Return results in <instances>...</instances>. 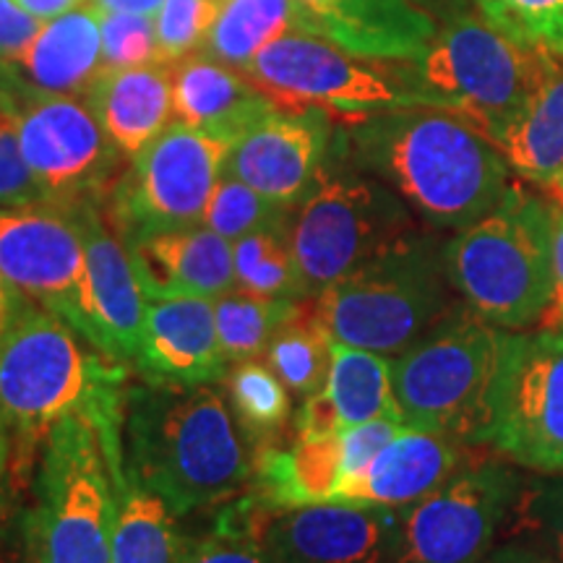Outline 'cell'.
Returning <instances> with one entry per match:
<instances>
[{"label":"cell","mask_w":563,"mask_h":563,"mask_svg":"<svg viewBox=\"0 0 563 563\" xmlns=\"http://www.w3.org/2000/svg\"><path fill=\"white\" fill-rule=\"evenodd\" d=\"M332 152L373 175L435 230H464L501 203L509 162L452 110L397 108L342 123Z\"/></svg>","instance_id":"6da1fadb"},{"label":"cell","mask_w":563,"mask_h":563,"mask_svg":"<svg viewBox=\"0 0 563 563\" xmlns=\"http://www.w3.org/2000/svg\"><path fill=\"white\" fill-rule=\"evenodd\" d=\"M123 464L125 477L157 493L175 517L230 501L253 473L241 426L214 384L129 386Z\"/></svg>","instance_id":"7a4b0ae2"},{"label":"cell","mask_w":563,"mask_h":563,"mask_svg":"<svg viewBox=\"0 0 563 563\" xmlns=\"http://www.w3.org/2000/svg\"><path fill=\"white\" fill-rule=\"evenodd\" d=\"M125 363L102 355L66 319L21 298L0 334V418L13 446H34L70 415L123 433Z\"/></svg>","instance_id":"3957f363"},{"label":"cell","mask_w":563,"mask_h":563,"mask_svg":"<svg viewBox=\"0 0 563 563\" xmlns=\"http://www.w3.org/2000/svg\"><path fill=\"white\" fill-rule=\"evenodd\" d=\"M123 433L70 415L42 443L34 509L24 519L32 563H110Z\"/></svg>","instance_id":"277c9868"},{"label":"cell","mask_w":563,"mask_h":563,"mask_svg":"<svg viewBox=\"0 0 563 563\" xmlns=\"http://www.w3.org/2000/svg\"><path fill=\"white\" fill-rule=\"evenodd\" d=\"M511 332L456 306L391 357V386L407 428L488 446Z\"/></svg>","instance_id":"5b68a950"},{"label":"cell","mask_w":563,"mask_h":563,"mask_svg":"<svg viewBox=\"0 0 563 563\" xmlns=\"http://www.w3.org/2000/svg\"><path fill=\"white\" fill-rule=\"evenodd\" d=\"M443 241L412 230L313 298V316L332 342L397 357L462 298L449 279Z\"/></svg>","instance_id":"8992f818"},{"label":"cell","mask_w":563,"mask_h":563,"mask_svg":"<svg viewBox=\"0 0 563 563\" xmlns=\"http://www.w3.org/2000/svg\"><path fill=\"white\" fill-rule=\"evenodd\" d=\"M553 217V203L511 183L490 214L456 230L443 258L464 306L509 332L545 319L555 295Z\"/></svg>","instance_id":"52a82bcc"},{"label":"cell","mask_w":563,"mask_h":563,"mask_svg":"<svg viewBox=\"0 0 563 563\" xmlns=\"http://www.w3.org/2000/svg\"><path fill=\"white\" fill-rule=\"evenodd\" d=\"M559 58L511 40L488 19L462 11L441 21L418 60L412 79L426 104L452 110L493 144L522 115Z\"/></svg>","instance_id":"ba28073f"},{"label":"cell","mask_w":563,"mask_h":563,"mask_svg":"<svg viewBox=\"0 0 563 563\" xmlns=\"http://www.w3.org/2000/svg\"><path fill=\"white\" fill-rule=\"evenodd\" d=\"M415 220L389 186L336 157L329 146L319 178L290 217L295 262L308 300L418 230Z\"/></svg>","instance_id":"9c48e42d"},{"label":"cell","mask_w":563,"mask_h":563,"mask_svg":"<svg viewBox=\"0 0 563 563\" xmlns=\"http://www.w3.org/2000/svg\"><path fill=\"white\" fill-rule=\"evenodd\" d=\"M245 74L279 110H321L342 123L426 104L410 60L361 58L306 32L269 42Z\"/></svg>","instance_id":"30bf717a"},{"label":"cell","mask_w":563,"mask_h":563,"mask_svg":"<svg viewBox=\"0 0 563 563\" xmlns=\"http://www.w3.org/2000/svg\"><path fill=\"white\" fill-rule=\"evenodd\" d=\"M0 104L16 118L21 152L47 201L74 209L110 194L123 154L87 100L47 95L16 68H0Z\"/></svg>","instance_id":"8fae6325"},{"label":"cell","mask_w":563,"mask_h":563,"mask_svg":"<svg viewBox=\"0 0 563 563\" xmlns=\"http://www.w3.org/2000/svg\"><path fill=\"white\" fill-rule=\"evenodd\" d=\"M228 152V139L180 121L154 136L104 196V209L123 241L203 222Z\"/></svg>","instance_id":"7c38bea8"},{"label":"cell","mask_w":563,"mask_h":563,"mask_svg":"<svg viewBox=\"0 0 563 563\" xmlns=\"http://www.w3.org/2000/svg\"><path fill=\"white\" fill-rule=\"evenodd\" d=\"M519 488L517 470L473 454L446 483L397 509L389 563H481L509 519Z\"/></svg>","instance_id":"4fadbf2b"},{"label":"cell","mask_w":563,"mask_h":563,"mask_svg":"<svg viewBox=\"0 0 563 563\" xmlns=\"http://www.w3.org/2000/svg\"><path fill=\"white\" fill-rule=\"evenodd\" d=\"M490 449L540 475H563V329L511 332Z\"/></svg>","instance_id":"5bb4252c"},{"label":"cell","mask_w":563,"mask_h":563,"mask_svg":"<svg viewBox=\"0 0 563 563\" xmlns=\"http://www.w3.org/2000/svg\"><path fill=\"white\" fill-rule=\"evenodd\" d=\"M0 277L21 298L74 323L84 279L76 209L51 201L0 207Z\"/></svg>","instance_id":"9a60e30c"},{"label":"cell","mask_w":563,"mask_h":563,"mask_svg":"<svg viewBox=\"0 0 563 563\" xmlns=\"http://www.w3.org/2000/svg\"><path fill=\"white\" fill-rule=\"evenodd\" d=\"M84 232V279L70 327L102 355L133 363L144 332L146 295L133 269L129 245L102 201L74 207Z\"/></svg>","instance_id":"2e32d148"},{"label":"cell","mask_w":563,"mask_h":563,"mask_svg":"<svg viewBox=\"0 0 563 563\" xmlns=\"http://www.w3.org/2000/svg\"><path fill=\"white\" fill-rule=\"evenodd\" d=\"M397 509L319 501L264 514L262 538L277 563H389Z\"/></svg>","instance_id":"e0dca14e"},{"label":"cell","mask_w":563,"mask_h":563,"mask_svg":"<svg viewBox=\"0 0 563 563\" xmlns=\"http://www.w3.org/2000/svg\"><path fill=\"white\" fill-rule=\"evenodd\" d=\"M332 139L327 112L277 110L232 141L222 175L243 180L266 199L295 207L319 178Z\"/></svg>","instance_id":"ac0fdd59"},{"label":"cell","mask_w":563,"mask_h":563,"mask_svg":"<svg viewBox=\"0 0 563 563\" xmlns=\"http://www.w3.org/2000/svg\"><path fill=\"white\" fill-rule=\"evenodd\" d=\"M133 365L150 384L224 382L230 363L217 334L214 300L199 295L146 300L144 332Z\"/></svg>","instance_id":"d6986e66"},{"label":"cell","mask_w":563,"mask_h":563,"mask_svg":"<svg viewBox=\"0 0 563 563\" xmlns=\"http://www.w3.org/2000/svg\"><path fill=\"white\" fill-rule=\"evenodd\" d=\"M295 32L373 60H418L439 21L412 0H295Z\"/></svg>","instance_id":"ffe728a7"},{"label":"cell","mask_w":563,"mask_h":563,"mask_svg":"<svg viewBox=\"0 0 563 563\" xmlns=\"http://www.w3.org/2000/svg\"><path fill=\"white\" fill-rule=\"evenodd\" d=\"M125 245L146 300L175 295H199L214 300L238 287L232 243L203 222L157 232Z\"/></svg>","instance_id":"44dd1931"},{"label":"cell","mask_w":563,"mask_h":563,"mask_svg":"<svg viewBox=\"0 0 563 563\" xmlns=\"http://www.w3.org/2000/svg\"><path fill=\"white\" fill-rule=\"evenodd\" d=\"M473 454L470 443L405 426L334 501L402 509L446 483Z\"/></svg>","instance_id":"7402d4cb"},{"label":"cell","mask_w":563,"mask_h":563,"mask_svg":"<svg viewBox=\"0 0 563 563\" xmlns=\"http://www.w3.org/2000/svg\"><path fill=\"white\" fill-rule=\"evenodd\" d=\"M245 70L188 53L173 60V112L175 121L196 131L228 139L230 144L251 125L277 112Z\"/></svg>","instance_id":"603a6c76"},{"label":"cell","mask_w":563,"mask_h":563,"mask_svg":"<svg viewBox=\"0 0 563 563\" xmlns=\"http://www.w3.org/2000/svg\"><path fill=\"white\" fill-rule=\"evenodd\" d=\"M84 100L123 157H136L175 118L173 60L102 68Z\"/></svg>","instance_id":"cb8c5ba5"},{"label":"cell","mask_w":563,"mask_h":563,"mask_svg":"<svg viewBox=\"0 0 563 563\" xmlns=\"http://www.w3.org/2000/svg\"><path fill=\"white\" fill-rule=\"evenodd\" d=\"M16 70L21 79L47 95H87L102 70L100 11L87 5L47 21Z\"/></svg>","instance_id":"d4e9b609"},{"label":"cell","mask_w":563,"mask_h":563,"mask_svg":"<svg viewBox=\"0 0 563 563\" xmlns=\"http://www.w3.org/2000/svg\"><path fill=\"white\" fill-rule=\"evenodd\" d=\"M496 146L519 178L553 188L563 175V60Z\"/></svg>","instance_id":"484cf974"},{"label":"cell","mask_w":563,"mask_h":563,"mask_svg":"<svg viewBox=\"0 0 563 563\" xmlns=\"http://www.w3.org/2000/svg\"><path fill=\"white\" fill-rule=\"evenodd\" d=\"M175 519L157 493L125 477L118 488L110 563H183L188 534L178 530Z\"/></svg>","instance_id":"4316f807"},{"label":"cell","mask_w":563,"mask_h":563,"mask_svg":"<svg viewBox=\"0 0 563 563\" xmlns=\"http://www.w3.org/2000/svg\"><path fill=\"white\" fill-rule=\"evenodd\" d=\"M332 405L340 428L357 426L378 418H399L391 386V361L378 352L332 344V365L321 389Z\"/></svg>","instance_id":"83f0119b"},{"label":"cell","mask_w":563,"mask_h":563,"mask_svg":"<svg viewBox=\"0 0 563 563\" xmlns=\"http://www.w3.org/2000/svg\"><path fill=\"white\" fill-rule=\"evenodd\" d=\"M287 32H295V0H222L201 53L249 70L253 58Z\"/></svg>","instance_id":"f1b7e54d"},{"label":"cell","mask_w":563,"mask_h":563,"mask_svg":"<svg viewBox=\"0 0 563 563\" xmlns=\"http://www.w3.org/2000/svg\"><path fill=\"white\" fill-rule=\"evenodd\" d=\"M302 300L290 298H266L232 287L230 292L214 298L217 334L228 363H243L262 357L269 347L272 336L287 321L300 313Z\"/></svg>","instance_id":"f546056e"},{"label":"cell","mask_w":563,"mask_h":563,"mask_svg":"<svg viewBox=\"0 0 563 563\" xmlns=\"http://www.w3.org/2000/svg\"><path fill=\"white\" fill-rule=\"evenodd\" d=\"M290 217L232 243V266H235L238 287L266 295V298L308 300L298 262H295Z\"/></svg>","instance_id":"4dcf8cb0"},{"label":"cell","mask_w":563,"mask_h":563,"mask_svg":"<svg viewBox=\"0 0 563 563\" xmlns=\"http://www.w3.org/2000/svg\"><path fill=\"white\" fill-rule=\"evenodd\" d=\"M224 386H228V405L232 415H235L241 431L262 443L277 441L282 428L290 420V391L282 378L269 368V363L243 361L232 363V371L224 376Z\"/></svg>","instance_id":"1f68e13d"},{"label":"cell","mask_w":563,"mask_h":563,"mask_svg":"<svg viewBox=\"0 0 563 563\" xmlns=\"http://www.w3.org/2000/svg\"><path fill=\"white\" fill-rule=\"evenodd\" d=\"M332 336L321 327V321L306 306L272 336L264 357L269 368L285 382L298 397H311L327 384L329 365H332Z\"/></svg>","instance_id":"d6a6232c"},{"label":"cell","mask_w":563,"mask_h":563,"mask_svg":"<svg viewBox=\"0 0 563 563\" xmlns=\"http://www.w3.org/2000/svg\"><path fill=\"white\" fill-rule=\"evenodd\" d=\"M264 514L251 496L224 506L207 534L188 538L183 563H277L262 538Z\"/></svg>","instance_id":"836d02e7"},{"label":"cell","mask_w":563,"mask_h":563,"mask_svg":"<svg viewBox=\"0 0 563 563\" xmlns=\"http://www.w3.org/2000/svg\"><path fill=\"white\" fill-rule=\"evenodd\" d=\"M290 214L292 207H287V203L266 199L264 194L253 191L243 180L222 175L211 191L203 224L214 230L217 235L235 243L251 232L285 222Z\"/></svg>","instance_id":"e575fe53"},{"label":"cell","mask_w":563,"mask_h":563,"mask_svg":"<svg viewBox=\"0 0 563 563\" xmlns=\"http://www.w3.org/2000/svg\"><path fill=\"white\" fill-rule=\"evenodd\" d=\"M483 19L522 45L563 60V0H475Z\"/></svg>","instance_id":"d590c367"},{"label":"cell","mask_w":563,"mask_h":563,"mask_svg":"<svg viewBox=\"0 0 563 563\" xmlns=\"http://www.w3.org/2000/svg\"><path fill=\"white\" fill-rule=\"evenodd\" d=\"M514 534L532 538L563 563V475L522 481L514 504Z\"/></svg>","instance_id":"8d00e7d4"},{"label":"cell","mask_w":563,"mask_h":563,"mask_svg":"<svg viewBox=\"0 0 563 563\" xmlns=\"http://www.w3.org/2000/svg\"><path fill=\"white\" fill-rule=\"evenodd\" d=\"M220 0H165L154 19L159 60H178L207 40Z\"/></svg>","instance_id":"74e56055"},{"label":"cell","mask_w":563,"mask_h":563,"mask_svg":"<svg viewBox=\"0 0 563 563\" xmlns=\"http://www.w3.org/2000/svg\"><path fill=\"white\" fill-rule=\"evenodd\" d=\"M102 68H131L159 60L157 30L152 16L100 11Z\"/></svg>","instance_id":"f35d334b"},{"label":"cell","mask_w":563,"mask_h":563,"mask_svg":"<svg viewBox=\"0 0 563 563\" xmlns=\"http://www.w3.org/2000/svg\"><path fill=\"white\" fill-rule=\"evenodd\" d=\"M47 201L21 152L16 118L0 104V207Z\"/></svg>","instance_id":"ab89813d"},{"label":"cell","mask_w":563,"mask_h":563,"mask_svg":"<svg viewBox=\"0 0 563 563\" xmlns=\"http://www.w3.org/2000/svg\"><path fill=\"white\" fill-rule=\"evenodd\" d=\"M405 428L402 420L378 418L368 422H357V426L342 428L340 431V449H342V485L340 493L347 483L355 481L368 470V464L376 460L378 452L389 443L394 435ZM336 493V496H340Z\"/></svg>","instance_id":"60d3db41"},{"label":"cell","mask_w":563,"mask_h":563,"mask_svg":"<svg viewBox=\"0 0 563 563\" xmlns=\"http://www.w3.org/2000/svg\"><path fill=\"white\" fill-rule=\"evenodd\" d=\"M45 21L24 11L16 0H0V68H19Z\"/></svg>","instance_id":"b9f144b4"},{"label":"cell","mask_w":563,"mask_h":563,"mask_svg":"<svg viewBox=\"0 0 563 563\" xmlns=\"http://www.w3.org/2000/svg\"><path fill=\"white\" fill-rule=\"evenodd\" d=\"M13 470H16V464H13V446L11 441H5L0 443V548L9 543L21 517Z\"/></svg>","instance_id":"7bdbcfd3"},{"label":"cell","mask_w":563,"mask_h":563,"mask_svg":"<svg viewBox=\"0 0 563 563\" xmlns=\"http://www.w3.org/2000/svg\"><path fill=\"white\" fill-rule=\"evenodd\" d=\"M553 277H555V295L551 308H548L545 321L548 327L563 329V203L555 207L553 217Z\"/></svg>","instance_id":"ee69618b"},{"label":"cell","mask_w":563,"mask_h":563,"mask_svg":"<svg viewBox=\"0 0 563 563\" xmlns=\"http://www.w3.org/2000/svg\"><path fill=\"white\" fill-rule=\"evenodd\" d=\"M481 563H561V561L548 551H543V548L517 540V543L493 548Z\"/></svg>","instance_id":"f6af8a7d"},{"label":"cell","mask_w":563,"mask_h":563,"mask_svg":"<svg viewBox=\"0 0 563 563\" xmlns=\"http://www.w3.org/2000/svg\"><path fill=\"white\" fill-rule=\"evenodd\" d=\"M165 0H89L97 11L108 13H136V16H157Z\"/></svg>","instance_id":"bcb514c9"},{"label":"cell","mask_w":563,"mask_h":563,"mask_svg":"<svg viewBox=\"0 0 563 563\" xmlns=\"http://www.w3.org/2000/svg\"><path fill=\"white\" fill-rule=\"evenodd\" d=\"M16 3L40 21H53L63 16V13L76 11L81 3H87V0H16Z\"/></svg>","instance_id":"7dc6e473"},{"label":"cell","mask_w":563,"mask_h":563,"mask_svg":"<svg viewBox=\"0 0 563 563\" xmlns=\"http://www.w3.org/2000/svg\"><path fill=\"white\" fill-rule=\"evenodd\" d=\"M412 3L431 13L435 21H446L456 16V13L467 11L464 9V0H412Z\"/></svg>","instance_id":"c3c4849f"},{"label":"cell","mask_w":563,"mask_h":563,"mask_svg":"<svg viewBox=\"0 0 563 563\" xmlns=\"http://www.w3.org/2000/svg\"><path fill=\"white\" fill-rule=\"evenodd\" d=\"M21 295L13 292V287L0 277V334H3V329L9 327L11 316L16 313V306H19Z\"/></svg>","instance_id":"681fc988"},{"label":"cell","mask_w":563,"mask_h":563,"mask_svg":"<svg viewBox=\"0 0 563 563\" xmlns=\"http://www.w3.org/2000/svg\"><path fill=\"white\" fill-rule=\"evenodd\" d=\"M5 441H11V435H9V428H5L3 418H0V443H5Z\"/></svg>","instance_id":"f907efd6"},{"label":"cell","mask_w":563,"mask_h":563,"mask_svg":"<svg viewBox=\"0 0 563 563\" xmlns=\"http://www.w3.org/2000/svg\"><path fill=\"white\" fill-rule=\"evenodd\" d=\"M551 191H553L555 196H559V199H561V203H563V175H561V180H559V183H555V186L551 188Z\"/></svg>","instance_id":"816d5d0a"}]
</instances>
